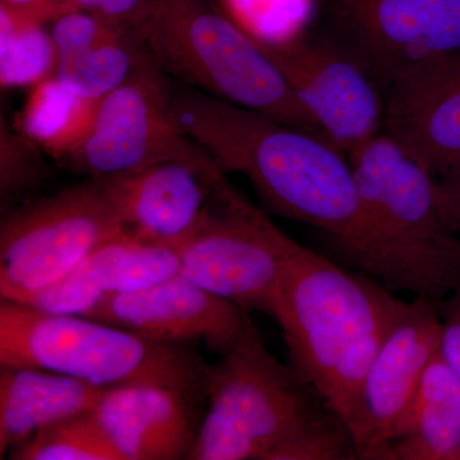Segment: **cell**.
I'll return each mask as SVG.
<instances>
[{"label": "cell", "instance_id": "obj_5", "mask_svg": "<svg viewBox=\"0 0 460 460\" xmlns=\"http://www.w3.org/2000/svg\"><path fill=\"white\" fill-rule=\"evenodd\" d=\"M133 31L175 83L326 137L255 39L208 0H148Z\"/></svg>", "mask_w": 460, "mask_h": 460}, {"label": "cell", "instance_id": "obj_24", "mask_svg": "<svg viewBox=\"0 0 460 460\" xmlns=\"http://www.w3.org/2000/svg\"><path fill=\"white\" fill-rule=\"evenodd\" d=\"M224 13L262 44H281L307 32L314 0H217Z\"/></svg>", "mask_w": 460, "mask_h": 460}, {"label": "cell", "instance_id": "obj_2", "mask_svg": "<svg viewBox=\"0 0 460 460\" xmlns=\"http://www.w3.org/2000/svg\"><path fill=\"white\" fill-rule=\"evenodd\" d=\"M208 410L189 460H357L352 432L251 320L208 366Z\"/></svg>", "mask_w": 460, "mask_h": 460}, {"label": "cell", "instance_id": "obj_20", "mask_svg": "<svg viewBox=\"0 0 460 460\" xmlns=\"http://www.w3.org/2000/svg\"><path fill=\"white\" fill-rule=\"evenodd\" d=\"M99 100L84 98L56 75L33 84L17 115L16 128L63 162L89 133Z\"/></svg>", "mask_w": 460, "mask_h": 460}, {"label": "cell", "instance_id": "obj_15", "mask_svg": "<svg viewBox=\"0 0 460 460\" xmlns=\"http://www.w3.org/2000/svg\"><path fill=\"white\" fill-rule=\"evenodd\" d=\"M222 174L217 165L172 160L96 180L114 206L124 234L175 250L195 228Z\"/></svg>", "mask_w": 460, "mask_h": 460}, {"label": "cell", "instance_id": "obj_28", "mask_svg": "<svg viewBox=\"0 0 460 460\" xmlns=\"http://www.w3.org/2000/svg\"><path fill=\"white\" fill-rule=\"evenodd\" d=\"M441 334L438 353L460 380V288L438 304Z\"/></svg>", "mask_w": 460, "mask_h": 460}, {"label": "cell", "instance_id": "obj_22", "mask_svg": "<svg viewBox=\"0 0 460 460\" xmlns=\"http://www.w3.org/2000/svg\"><path fill=\"white\" fill-rule=\"evenodd\" d=\"M57 49L45 23L0 5L2 89L33 86L56 74Z\"/></svg>", "mask_w": 460, "mask_h": 460}, {"label": "cell", "instance_id": "obj_23", "mask_svg": "<svg viewBox=\"0 0 460 460\" xmlns=\"http://www.w3.org/2000/svg\"><path fill=\"white\" fill-rule=\"evenodd\" d=\"M7 456L13 460H119L91 411L39 429Z\"/></svg>", "mask_w": 460, "mask_h": 460}, {"label": "cell", "instance_id": "obj_12", "mask_svg": "<svg viewBox=\"0 0 460 460\" xmlns=\"http://www.w3.org/2000/svg\"><path fill=\"white\" fill-rule=\"evenodd\" d=\"M438 304L408 302L363 378L349 428L358 459L387 460L395 428L440 347Z\"/></svg>", "mask_w": 460, "mask_h": 460}, {"label": "cell", "instance_id": "obj_29", "mask_svg": "<svg viewBox=\"0 0 460 460\" xmlns=\"http://www.w3.org/2000/svg\"><path fill=\"white\" fill-rule=\"evenodd\" d=\"M66 0H0V5L32 20L48 23L56 20Z\"/></svg>", "mask_w": 460, "mask_h": 460}, {"label": "cell", "instance_id": "obj_10", "mask_svg": "<svg viewBox=\"0 0 460 460\" xmlns=\"http://www.w3.org/2000/svg\"><path fill=\"white\" fill-rule=\"evenodd\" d=\"M339 40L378 86L460 50V0H332Z\"/></svg>", "mask_w": 460, "mask_h": 460}, {"label": "cell", "instance_id": "obj_27", "mask_svg": "<svg viewBox=\"0 0 460 460\" xmlns=\"http://www.w3.org/2000/svg\"><path fill=\"white\" fill-rule=\"evenodd\" d=\"M148 0H66L59 14L84 12L114 25L135 27Z\"/></svg>", "mask_w": 460, "mask_h": 460}, {"label": "cell", "instance_id": "obj_14", "mask_svg": "<svg viewBox=\"0 0 460 460\" xmlns=\"http://www.w3.org/2000/svg\"><path fill=\"white\" fill-rule=\"evenodd\" d=\"M384 132L438 181L460 172V50L423 63L386 87Z\"/></svg>", "mask_w": 460, "mask_h": 460}, {"label": "cell", "instance_id": "obj_26", "mask_svg": "<svg viewBox=\"0 0 460 460\" xmlns=\"http://www.w3.org/2000/svg\"><path fill=\"white\" fill-rule=\"evenodd\" d=\"M104 296V293L84 279L75 268L62 279L23 296L17 304L29 305L42 313L84 317Z\"/></svg>", "mask_w": 460, "mask_h": 460}, {"label": "cell", "instance_id": "obj_9", "mask_svg": "<svg viewBox=\"0 0 460 460\" xmlns=\"http://www.w3.org/2000/svg\"><path fill=\"white\" fill-rule=\"evenodd\" d=\"M172 160L217 165L178 124L172 80L142 51L128 77L99 99L89 133L63 163L96 178Z\"/></svg>", "mask_w": 460, "mask_h": 460}, {"label": "cell", "instance_id": "obj_19", "mask_svg": "<svg viewBox=\"0 0 460 460\" xmlns=\"http://www.w3.org/2000/svg\"><path fill=\"white\" fill-rule=\"evenodd\" d=\"M387 460H460V380L438 352L395 428Z\"/></svg>", "mask_w": 460, "mask_h": 460}, {"label": "cell", "instance_id": "obj_6", "mask_svg": "<svg viewBox=\"0 0 460 460\" xmlns=\"http://www.w3.org/2000/svg\"><path fill=\"white\" fill-rule=\"evenodd\" d=\"M208 363L165 343L84 316L0 302V367L39 368L105 387L162 386L206 398Z\"/></svg>", "mask_w": 460, "mask_h": 460}, {"label": "cell", "instance_id": "obj_25", "mask_svg": "<svg viewBox=\"0 0 460 460\" xmlns=\"http://www.w3.org/2000/svg\"><path fill=\"white\" fill-rule=\"evenodd\" d=\"M49 166L41 148L16 127L11 128L4 115L0 122V208L2 213L26 201L27 196L49 180Z\"/></svg>", "mask_w": 460, "mask_h": 460}, {"label": "cell", "instance_id": "obj_11", "mask_svg": "<svg viewBox=\"0 0 460 460\" xmlns=\"http://www.w3.org/2000/svg\"><path fill=\"white\" fill-rule=\"evenodd\" d=\"M257 44L326 137L345 154L384 131L380 86L341 45L308 31L281 44Z\"/></svg>", "mask_w": 460, "mask_h": 460}, {"label": "cell", "instance_id": "obj_13", "mask_svg": "<svg viewBox=\"0 0 460 460\" xmlns=\"http://www.w3.org/2000/svg\"><path fill=\"white\" fill-rule=\"evenodd\" d=\"M84 317L165 343L201 341L219 356L252 320L250 311L181 274L138 292L105 296Z\"/></svg>", "mask_w": 460, "mask_h": 460}, {"label": "cell", "instance_id": "obj_16", "mask_svg": "<svg viewBox=\"0 0 460 460\" xmlns=\"http://www.w3.org/2000/svg\"><path fill=\"white\" fill-rule=\"evenodd\" d=\"M196 402L168 387H109L91 413L119 460H181L198 438Z\"/></svg>", "mask_w": 460, "mask_h": 460}, {"label": "cell", "instance_id": "obj_18", "mask_svg": "<svg viewBox=\"0 0 460 460\" xmlns=\"http://www.w3.org/2000/svg\"><path fill=\"white\" fill-rule=\"evenodd\" d=\"M105 390L56 372L0 367V458L39 429L93 411Z\"/></svg>", "mask_w": 460, "mask_h": 460}, {"label": "cell", "instance_id": "obj_4", "mask_svg": "<svg viewBox=\"0 0 460 460\" xmlns=\"http://www.w3.org/2000/svg\"><path fill=\"white\" fill-rule=\"evenodd\" d=\"M374 248V278L440 302L460 288V232L440 183L385 132L347 153Z\"/></svg>", "mask_w": 460, "mask_h": 460}, {"label": "cell", "instance_id": "obj_21", "mask_svg": "<svg viewBox=\"0 0 460 460\" xmlns=\"http://www.w3.org/2000/svg\"><path fill=\"white\" fill-rule=\"evenodd\" d=\"M105 296L138 292L180 274L177 251L120 234L96 248L77 266Z\"/></svg>", "mask_w": 460, "mask_h": 460}, {"label": "cell", "instance_id": "obj_17", "mask_svg": "<svg viewBox=\"0 0 460 460\" xmlns=\"http://www.w3.org/2000/svg\"><path fill=\"white\" fill-rule=\"evenodd\" d=\"M56 75L84 98L102 99L131 74L142 47L132 27L68 12L51 21Z\"/></svg>", "mask_w": 460, "mask_h": 460}, {"label": "cell", "instance_id": "obj_7", "mask_svg": "<svg viewBox=\"0 0 460 460\" xmlns=\"http://www.w3.org/2000/svg\"><path fill=\"white\" fill-rule=\"evenodd\" d=\"M296 244L222 174L195 228L175 251L186 279L250 313L271 316Z\"/></svg>", "mask_w": 460, "mask_h": 460}, {"label": "cell", "instance_id": "obj_8", "mask_svg": "<svg viewBox=\"0 0 460 460\" xmlns=\"http://www.w3.org/2000/svg\"><path fill=\"white\" fill-rule=\"evenodd\" d=\"M123 224L99 180L4 211L0 222V296L17 302L62 279Z\"/></svg>", "mask_w": 460, "mask_h": 460}, {"label": "cell", "instance_id": "obj_30", "mask_svg": "<svg viewBox=\"0 0 460 460\" xmlns=\"http://www.w3.org/2000/svg\"><path fill=\"white\" fill-rule=\"evenodd\" d=\"M443 190L445 204L460 232V172L450 180L438 181Z\"/></svg>", "mask_w": 460, "mask_h": 460}, {"label": "cell", "instance_id": "obj_3", "mask_svg": "<svg viewBox=\"0 0 460 460\" xmlns=\"http://www.w3.org/2000/svg\"><path fill=\"white\" fill-rule=\"evenodd\" d=\"M407 304L370 275L344 270L299 243L288 259L271 317L290 365L348 428L363 378Z\"/></svg>", "mask_w": 460, "mask_h": 460}, {"label": "cell", "instance_id": "obj_1", "mask_svg": "<svg viewBox=\"0 0 460 460\" xmlns=\"http://www.w3.org/2000/svg\"><path fill=\"white\" fill-rule=\"evenodd\" d=\"M178 124L217 168L241 172L269 213L323 230L374 277L370 229L349 159L329 138L213 98L172 80Z\"/></svg>", "mask_w": 460, "mask_h": 460}]
</instances>
